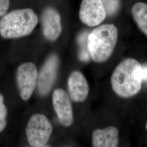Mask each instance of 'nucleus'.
Returning <instances> with one entry per match:
<instances>
[{
  "label": "nucleus",
  "instance_id": "nucleus-8",
  "mask_svg": "<svg viewBox=\"0 0 147 147\" xmlns=\"http://www.w3.org/2000/svg\"><path fill=\"white\" fill-rule=\"evenodd\" d=\"M42 33L47 40L54 42L59 37L62 32L61 19L58 11L53 7H47L41 17Z\"/></svg>",
  "mask_w": 147,
  "mask_h": 147
},
{
  "label": "nucleus",
  "instance_id": "nucleus-7",
  "mask_svg": "<svg viewBox=\"0 0 147 147\" xmlns=\"http://www.w3.org/2000/svg\"><path fill=\"white\" fill-rule=\"evenodd\" d=\"M59 65L58 56L53 54L43 64L37 79L39 93L42 95L47 94L53 87L57 76Z\"/></svg>",
  "mask_w": 147,
  "mask_h": 147
},
{
  "label": "nucleus",
  "instance_id": "nucleus-13",
  "mask_svg": "<svg viewBox=\"0 0 147 147\" xmlns=\"http://www.w3.org/2000/svg\"><path fill=\"white\" fill-rule=\"evenodd\" d=\"M88 33L86 31L82 32L79 34L78 38L80 51L79 58L82 61H87L89 59V53L88 50Z\"/></svg>",
  "mask_w": 147,
  "mask_h": 147
},
{
  "label": "nucleus",
  "instance_id": "nucleus-14",
  "mask_svg": "<svg viewBox=\"0 0 147 147\" xmlns=\"http://www.w3.org/2000/svg\"><path fill=\"white\" fill-rule=\"evenodd\" d=\"M107 16H114L121 7V0H101Z\"/></svg>",
  "mask_w": 147,
  "mask_h": 147
},
{
  "label": "nucleus",
  "instance_id": "nucleus-18",
  "mask_svg": "<svg viewBox=\"0 0 147 147\" xmlns=\"http://www.w3.org/2000/svg\"><path fill=\"white\" fill-rule=\"evenodd\" d=\"M146 129H147V123H146Z\"/></svg>",
  "mask_w": 147,
  "mask_h": 147
},
{
  "label": "nucleus",
  "instance_id": "nucleus-17",
  "mask_svg": "<svg viewBox=\"0 0 147 147\" xmlns=\"http://www.w3.org/2000/svg\"><path fill=\"white\" fill-rule=\"evenodd\" d=\"M50 147L49 146L47 145H44V146H40V147Z\"/></svg>",
  "mask_w": 147,
  "mask_h": 147
},
{
  "label": "nucleus",
  "instance_id": "nucleus-9",
  "mask_svg": "<svg viewBox=\"0 0 147 147\" xmlns=\"http://www.w3.org/2000/svg\"><path fill=\"white\" fill-rule=\"evenodd\" d=\"M53 103L55 111L62 124L64 126H70L73 121V112L67 93L63 89H56L53 93Z\"/></svg>",
  "mask_w": 147,
  "mask_h": 147
},
{
  "label": "nucleus",
  "instance_id": "nucleus-2",
  "mask_svg": "<svg viewBox=\"0 0 147 147\" xmlns=\"http://www.w3.org/2000/svg\"><path fill=\"white\" fill-rule=\"evenodd\" d=\"M38 18L30 8L17 9L5 14L0 19V34L5 39H14L31 34Z\"/></svg>",
  "mask_w": 147,
  "mask_h": 147
},
{
  "label": "nucleus",
  "instance_id": "nucleus-1",
  "mask_svg": "<svg viewBox=\"0 0 147 147\" xmlns=\"http://www.w3.org/2000/svg\"><path fill=\"white\" fill-rule=\"evenodd\" d=\"M143 81L142 65L136 59L129 58L116 67L111 75V84L118 96L129 98L140 91Z\"/></svg>",
  "mask_w": 147,
  "mask_h": 147
},
{
  "label": "nucleus",
  "instance_id": "nucleus-11",
  "mask_svg": "<svg viewBox=\"0 0 147 147\" xmlns=\"http://www.w3.org/2000/svg\"><path fill=\"white\" fill-rule=\"evenodd\" d=\"M119 131L115 126L96 129L92 134L93 147H117Z\"/></svg>",
  "mask_w": 147,
  "mask_h": 147
},
{
  "label": "nucleus",
  "instance_id": "nucleus-16",
  "mask_svg": "<svg viewBox=\"0 0 147 147\" xmlns=\"http://www.w3.org/2000/svg\"><path fill=\"white\" fill-rule=\"evenodd\" d=\"M9 0H0V17L5 16L9 7Z\"/></svg>",
  "mask_w": 147,
  "mask_h": 147
},
{
  "label": "nucleus",
  "instance_id": "nucleus-12",
  "mask_svg": "<svg viewBox=\"0 0 147 147\" xmlns=\"http://www.w3.org/2000/svg\"><path fill=\"white\" fill-rule=\"evenodd\" d=\"M131 13L138 28L147 37V3L141 2L135 3Z\"/></svg>",
  "mask_w": 147,
  "mask_h": 147
},
{
  "label": "nucleus",
  "instance_id": "nucleus-5",
  "mask_svg": "<svg viewBox=\"0 0 147 147\" xmlns=\"http://www.w3.org/2000/svg\"><path fill=\"white\" fill-rule=\"evenodd\" d=\"M38 73L33 63H25L21 64L16 71V82L21 98L28 100L37 86Z\"/></svg>",
  "mask_w": 147,
  "mask_h": 147
},
{
  "label": "nucleus",
  "instance_id": "nucleus-10",
  "mask_svg": "<svg viewBox=\"0 0 147 147\" xmlns=\"http://www.w3.org/2000/svg\"><path fill=\"white\" fill-rule=\"evenodd\" d=\"M69 94L71 99L76 102H83L89 93V86L83 74L74 71L70 74L68 80Z\"/></svg>",
  "mask_w": 147,
  "mask_h": 147
},
{
  "label": "nucleus",
  "instance_id": "nucleus-15",
  "mask_svg": "<svg viewBox=\"0 0 147 147\" xmlns=\"http://www.w3.org/2000/svg\"><path fill=\"white\" fill-rule=\"evenodd\" d=\"M7 109L4 103V97L0 93V132L3 131L7 125Z\"/></svg>",
  "mask_w": 147,
  "mask_h": 147
},
{
  "label": "nucleus",
  "instance_id": "nucleus-4",
  "mask_svg": "<svg viewBox=\"0 0 147 147\" xmlns=\"http://www.w3.org/2000/svg\"><path fill=\"white\" fill-rule=\"evenodd\" d=\"M53 131V127L47 118L42 114H35L28 121L26 129L27 139L32 147L45 145Z\"/></svg>",
  "mask_w": 147,
  "mask_h": 147
},
{
  "label": "nucleus",
  "instance_id": "nucleus-6",
  "mask_svg": "<svg viewBox=\"0 0 147 147\" xmlns=\"http://www.w3.org/2000/svg\"><path fill=\"white\" fill-rule=\"evenodd\" d=\"M107 15L101 0H82L79 17L84 24L90 27L99 25Z\"/></svg>",
  "mask_w": 147,
  "mask_h": 147
},
{
  "label": "nucleus",
  "instance_id": "nucleus-3",
  "mask_svg": "<svg viewBox=\"0 0 147 147\" xmlns=\"http://www.w3.org/2000/svg\"><path fill=\"white\" fill-rule=\"evenodd\" d=\"M118 30L113 24L96 27L88 36L89 56L97 63L104 62L110 57L118 40Z\"/></svg>",
  "mask_w": 147,
  "mask_h": 147
}]
</instances>
